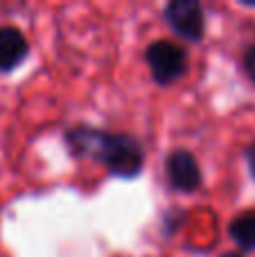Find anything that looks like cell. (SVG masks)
<instances>
[{
	"label": "cell",
	"mask_w": 255,
	"mask_h": 257,
	"mask_svg": "<svg viewBox=\"0 0 255 257\" xmlns=\"http://www.w3.org/2000/svg\"><path fill=\"white\" fill-rule=\"evenodd\" d=\"M63 145L72 158L102 165L122 181H134L145 172V147L131 133L79 122L63 131Z\"/></svg>",
	"instance_id": "6da1fadb"
},
{
	"label": "cell",
	"mask_w": 255,
	"mask_h": 257,
	"mask_svg": "<svg viewBox=\"0 0 255 257\" xmlns=\"http://www.w3.org/2000/svg\"><path fill=\"white\" fill-rule=\"evenodd\" d=\"M145 63L149 66L152 79L156 86H167L181 81L190 70V54L181 43L170 39H158L145 48Z\"/></svg>",
	"instance_id": "7a4b0ae2"
},
{
	"label": "cell",
	"mask_w": 255,
	"mask_h": 257,
	"mask_svg": "<svg viewBox=\"0 0 255 257\" xmlns=\"http://www.w3.org/2000/svg\"><path fill=\"white\" fill-rule=\"evenodd\" d=\"M163 21L185 43L206 39V9L199 0H170L163 9Z\"/></svg>",
	"instance_id": "3957f363"
},
{
	"label": "cell",
	"mask_w": 255,
	"mask_h": 257,
	"mask_svg": "<svg viewBox=\"0 0 255 257\" xmlns=\"http://www.w3.org/2000/svg\"><path fill=\"white\" fill-rule=\"evenodd\" d=\"M167 185L181 194H194L203 187V172L197 156L185 147H176L165 156Z\"/></svg>",
	"instance_id": "277c9868"
},
{
	"label": "cell",
	"mask_w": 255,
	"mask_h": 257,
	"mask_svg": "<svg viewBox=\"0 0 255 257\" xmlns=\"http://www.w3.org/2000/svg\"><path fill=\"white\" fill-rule=\"evenodd\" d=\"M30 57V41L16 25H0V75H9Z\"/></svg>",
	"instance_id": "5b68a950"
},
{
	"label": "cell",
	"mask_w": 255,
	"mask_h": 257,
	"mask_svg": "<svg viewBox=\"0 0 255 257\" xmlns=\"http://www.w3.org/2000/svg\"><path fill=\"white\" fill-rule=\"evenodd\" d=\"M228 237L242 253L255 250V208L235 214L228 223Z\"/></svg>",
	"instance_id": "8992f818"
},
{
	"label": "cell",
	"mask_w": 255,
	"mask_h": 257,
	"mask_svg": "<svg viewBox=\"0 0 255 257\" xmlns=\"http://www.w3.org/2000/svg\"><path fill=\"white\" fill-rule=\"evenodd\" d=\"M185 210H179V208H170L165 214H163V235L165 237H172L176 230L181 228V223L185 221Z\"/></svg>",
	"instance_id": "52a82bcc"
},
{
	"label": "cell",
	"mask_w": 255,
	"mask_h": 257,
	"mask_svg": "<svg viewBox=\"0 0 255 257\" xmlns=\"http://www.w3.org/2000/svg\"><path fill=\"white\" fill-rule=\"evenodd\" d=\"M242 66H244V72H246L248 81L255 84V43L246 48V52H244V57H242Z\"/></svg>",
	"instance_id": "ba28073f"
},
{
	"label": "cell",
	"mask_w": 255,
	"mask_h": 257,
	"mask_svg": "<svg viewBox=\"0 0 255 257\" xmlns=\"http://www.w3.org/2000/svg\"><path fill=\"white\" fill-rule=\"evenodd\" d=\"M244 158H246V165H248V174H251V178L255 181V140L246 147V151H244Z\"/></svg>",
	"instance_id": "9c48e42d"
},
{
	"label": "cell",
	"mask_w": 255,
	"mask_h": 257,
	"mask_svg": "<svg viewBox=\"0 0 255 257\" xmlns=\"http://www.w3.org/2000/svg\"><path fill=\"white\" fill-rule=\"evenodd\" d=\"M221 257H244V253L239 248H235V250H226V253H221Z\"/></svg>",
	"instance_id": "30bf717a"
},
{
	"label": "cell",
	"mask_w": 255,
	"mask_h": 257,
	"mask_svg": "<svg viewBox=\"0 0 255 257\" xmlns=\"http://www.w3.org/2000/svg\"><path fill=\"white\" fill-rule=\"evenodd\" d=\"M239 5H242V7H251V9H255V0H239Z\"/></svg>",
	"instance_id": "8fae6325"
}]
</instances>
